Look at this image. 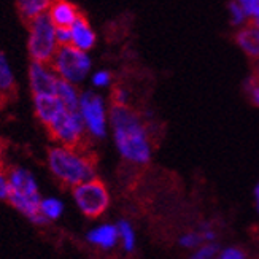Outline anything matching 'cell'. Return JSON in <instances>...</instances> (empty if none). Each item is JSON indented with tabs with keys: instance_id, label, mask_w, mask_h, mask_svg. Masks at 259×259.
I'll return each mask as SVG.
<instances>
[{
	"instance_id": "6da1fadb",
	"label": "cell",
	"mask_w": 259,
	"mask_h": 259,
	"mask_svg": "<svg viewBox=\"0 0 259 259\" xmlns=\"http://www.w3.org/2000/svg\"><path fill=\"white\" fill-rule=\"evenodd\" d=\"M115 142L119 154L134 164H146L151 157V146L139 115L127 105L113 104L110 108Z\"/></svg>"
},
{
	"instance_id": "7a4b0ae2",
	"label": "cell",
	"mask_w": 259,
	"mask_h": 259,
	"mask_svg": "<svg viewBox=\"0 0 259 259\" xmlns=\"http://www.w3.org/2000/svg\"><path fill=\"white\" fill-rule=\"evenodd\" d=\"M48 165L51 174L70 188L96 177L94 156L83 148L54 146L48 151Z\"/></svg>"
},
{
	"instance_id": "3957f363",
	"label": "cell",
	"mask_w": 259,
	"mask_h": 259,
	"mask_svg": "<svg viewBox=\"0 0 259 259\" xmlns=\"http://www.w3.org/2000/svg\"><path fill=\"white\" fill-rule=\"evenodd\" d=\"M10 196L8 202L22 215L27 217L33 224H47L48 220L40 213V191L33 175L22 167H15L8 170Z\"/></svg>"
},
{
	"instance_id": "277c9868",
	"label": "cell",
	"mask_w": 259,
	"mask_h": 259,
	"mask_svg": "<svg viewBox=\"0 0 259 259\" xmlns=\"http://www.w3.org/2000/svg\"><path fill=\"white\" fill-rule=\"evenodd\" d=\"M29 26V38L27 50L32 61L51 62L56 51L59 48L58 38H56V26L51 21L48 13L38 15L27 22Z\"/></svg>"
},
{
	"instance_id": "5b68a950",
	"label": "cell",
	"mask_w": 259,
	"mask_h": 259,
	"mask_svg": "<svg viewBox=\"0 0 259 259\" xmlns=\"http://www.w3.org/2000/svg\"><path fill=\"white\" fill-rule=\"evenodd\" d=\"M50 64L59 78L73 84L81 83L91 70V58L88 56V51L76 48L73 45L59 47Z\"/></svg>"
},
{
	"instance_id": "8992f818",
	"label": "cell",
	"mask_w": 259,
	"mask_h": 259,
	"mask_svg": "<svg viewBox=\"0 0 259 259\" xmlns=\"http://www.w3.org/2000/svg\"><path fill=\"white\" fill-rule=\"evenodd\" d=\"M73 199L78 208L88 218H97L108 208L110 194L107 186L99 178H91L73 186Z\"/></svg>"
},
{
	"instance_id": "52a82bcc",
	"label": "cell",
	"mask_w": 259,
	"mask_h": 259,
	"mask_svg": "<svg viewBox=\"0 0 259 259\" xmlns=\"http://www.w3.org/2000/svg\"><path fill=\"white\" fill-rule=\"evenodd\" d=\"M51 137L64 146L70 148H83V140L86 134V124L80 111L64 110L48 126Z\"/></svg>"
},
{
	"instance_id": "ba28073f",
	"label": "cell",
	"mask_w": 259,
	"mask_h": 259,
	"mask_svg": "<svg viewBox=\"0 0 259 259\" xmlns=\"http://www.w3.org/2000/svg\"><path fill=\"white\" fill-rule=\"evenodd\" d=\"M78 111L84 121L88 132L97 139H104L107 134V113L102 97L93 91L83 93L80 96Z\"/></svg>"
},
{
	"instance_id": "9c48e42d",
	"label": "cell",
	"mask_w": 259,
	"mask_h": 259,
	"mask_svg": "<svg viewBox=\"0 0 259 259\" xmlns=\"http://www.w3.org/2000/svg\"><path fill=\"white\" fill-rule=\"evenodd\" d=\"M59 75L54 72L50 62L32 61L29 67V86L33 96L56 94Z\"/></svg>"
},
{
	"instance_id": "30bf717a",
	"label": "cell",
	"mask_w": 259,
	"mask_h": 259,
	"mask_svg": "<svg viewBox=\"0 0 259 259\" xmlns=\"http://www.w3.org/2000/svg\"><path fill=\"white\" fill-rule=\"evenodd\" d=\"M33 108L38 121L45 126H50L51 122L58 118L65 108L62 100L58 97V94H38L33 96Z\"/></svg>"
},
{
	"instance_id": "8fae6325",
	"label": "cell",
	"mask_w": 259,
	"mask_h": 259,
	"mask_svg": "<svg viewBox=\"0 0 259 259\" xmlns=\"http://www.w3.org/2000/svg\"><path fill=\"white\" fill-rule=\"evenodd\" d=\"M48 15L56 27H70L81 13L78 11L76 5L69 0H53L48 8Z\"/></svg>"
},
{
	"instance_id": "7c38bea8",
	"label": "cell",
	"mask_w": 259,
	"mask_h": 259,
	"mask_svg": "<svg viewBox=\"0 0 259 259\" xmlns=\"http://www.w3.org/2000/svg\"><path fill=\"white\" fill-rule=\"evenodd\" d=\"M72 29V45L83 51H89L94 48L96 45V33L88 22V19L80 15L78 19L70 26Z\"/></svg>"
},
{
	"instance_id": "4fadbf2b",
	"label": "cell",
	"mask_w": 259,
	"mask_h": 259,
	"mask_svg": "<svg viewBox=\"0 0 259 259\" xmlns=\"http://www.w3.org/2000/svg\"><path fill=\"white\" fill-rule=\"evenodd\" d=\"M118 237H119L118 226L102 224V226L93 229L88 234V242L96 246H100V248H104V250H108V248H113L116 245Z\"/></svg>"
},
{
	"instance_id": "5bb4252c",
	"label": "cell",
	"mask_w": 259,
	"mask_h": 259,
	"mask_svg": "<svg viewBox=\"0 0 259 259\" xmlns=\"http://www.w3.org/2000/svg\"><path fill=\"white\" fill-rule=\"evenodd\" d=\"M235 41L243 50L246 56L251 59H259V29L251 26H246L240 29L235 35Z\"/></svg>"
},
{
	"instance_id": "9a60e30c",
	"label": "cell",
	"mask_w": 259,
	"mask_h": 259,
	"mask_svg": "<svg viewBox=\"0 0 259 259\" xmlns=\"http://www.w3.org/2000/svg\"><path fill=\"white\" fill-rule=\"evenodd\" d=\"M53 0H16L19 15L26 22L37 18L38 15L48 13V8Z\"/></svg>"
},
{
	"instance_id": "2e32d148",
	"label": "cell",
	"mask_w": 259,
	"mask_h": 259,
	"mask_svg": "<svg viewBox=\"0 0 259 259\" xmlns=\"http://www.w3.org/2000/svg\"><path fill=\"white\" fill-rule=\"evenodd\" d=\"M56 94H58V97L62 100V104L65 105L67 110L76 111L78 107H80V96L81 94H78V91H76V88H75L73 83L59 78L58 91H56Z\"/></svg>"
},
{
	"instance_id": "e0dca14e",
	"label": "cell",
	"mask_w": 259,
	"mask_h": 259,
	"mask_svg": "<svg viewBox=\"0 0 259 259\" xmlns=\"http://www.w3.org/2000/svg\"><path fill=\"white\" fill-rule=\"evenodd\" d=\"M15 88V75L7 56L0 51V93H11Z\"/></svg>"
},
{
	"instance_id": "ac0fdd59",
	"label": "cell",
	"mask_w": 259,
	"mask_h": 259,
	"mask_svg": "<svg viewBox=\"0 0 259 259\" xmlns=\"http://www.w3.org/2000/svg\"><path fill=\"white\" fill-rule=\"evenodd\" d=\"M62 211H64V204L59 199H54V197L41 199V202H40V213L48 221H54V220L61 218Z\"/></svg>"
},
{
	"instance_id": "d6986e66",
	"label": "cell",
	"mask_w": 259,
	"mask_h": 259,
	"mask_svg": "<svg viewBox=\"0 0 259 259\" xmlns=\"http://www.w3.org/2000/svg\"><path fill=\"white\" fill-rule=\"evenodd\" d=\"M118 232H119V237L122 240V245H124V250L132 251L134 246H135V234H134L132 226L127 221H119L118 223Z\"/></svg>"
},
{
	"instance_id": "ffe728a7",
	"label": "cell",
	"mask_w": 259,
	"mask_h": 259,
	"mask_svg": "<svg viewBox=\"0 0 259 259\" xmlns=\"http://www.w3.org/2000/svg\"><path fill=\"white\" fill-rule=\"evenodd\" d=\"M229 11H231V19H232V24L235 26H240L242 22L248 18L246 16V13L243 11V8L240 7V4L235 0V2H231L229 4Z\"/></svg>"
},
{
	"instance_id": "44dd1931",
	"label": "cell",
	"mask_w": 259,
	"mask_h": 259,
	"mask_svg": "<svg viewBox=\"0 0 259 259\" xmlns=\"http://www.w3.org/2000/svg\"><path fill=\"white\" fill-rule=\"evenodd\" d=\"M204 242V237H202V234H196V232H189L186 235H183L182 239H180V243L183 246H188V248H193V246H197Z\"/></svg>"
},
{
	"instance_id": "7402d4cb",
	"label": "cell",
	"mask_w": 259,
	"mask_h": 259,
	"mask_svg": "<svg viewBox=\"0 0 259 259\" xmlns=\"http://www.w3.org/2000/svg\"><path fill=\"white\" fill-rule=\"evenodd\" d=\"M217 253H218V246L215 243H207V245L202 246V248H199L193 257H196V259H208V257H213Z\"/></svg>"
},
{
	"instance_id": "603a6c76",
	"label": "cell",
	"mask_w": 259,
	"mask_h": 259,
	"mask_svg": "<svg viewBox=\"0 0 259 259\" xmlns=\"http://www.w3.org/2000/svg\"><path fill=\"white\" fill-rule=\"evenodd\" d=\"M56 38H58L59 47L72 45V29L70 27H56Z\"/></svg>"
},
{
	"instance_id": "cb8c5ba5",
	"label": "cell",
	"mask_w": 259,
	"mask_h": 259,
	"mask_svg": "<svg viewBox=\"0 0 259 259\" xmlns=\"http://www.w3.org/2000/svg\"><path fill=\"white\" fill-rule=\"evenodd\" d=\"M237 2L243 8L246 16L253 18V16H256L259 13V0H237Z\"/></svg>"
},
{
	"instance_id": "d4e9b609",
	"label": "cell",
	"mask_w": 259,
	"mask_h": 259,
	"mask_svg": "<svg viewBox=\"0 0 259 259\" xmlns=\"http://www.w3.org/2000/svg\"><path fill=\"white\" fill-rule=\"evenodd\" d=\"M246 89H248V93H250L251 102L259 107V78L251 76L248 80V84H246Z\"/></svg>"
},
{
	"instance_id": "484cf974",
	"label": "cell",
	"mask_w": 259,
	"mask_h": 259,
	"mask_svg": "<svg viewBox=\"0 0 259 259\" xmlns=\"http://www.w3.org/2000/svg\"><path fill=\"white\" fill-rule=\"evenodd\" d=\"M8 196H10L8 172H4V168H0V200H8Z\"/></svg>"
},
{
	"instance_id": "4316f807",
	"label": "cell",
	"mask_w": 259,
	"mask_h": 259,
	"mask_svg": "<svg viewBox=\"0 0 259 259\" xmlns=\"http://www.w3.org/2000/svg\"><path fill=\"white\" fill-rule=\"evenodd\" d=\"M110 81H111V75L107 70H99L93 76V84L97 88H105L110 84Z\"/></svg>"
},
{
	"instance_id": "83f0119b",
	"label": "cell",
	"mask_w": 259,
	"mask_h": 259,
	"mask_svg": "<svg viewBox=\"0 0 259 259\" xmlns=\"http://www.w3.org/2000/svg\"><path fill=\"white\" fill-rule=\"evenodd\" d=\"M111 100H113V104H118V105H126L127 94H126L124 89L115 88V89H113V94H111Z\"/></svg>"
},
{
	"instance_id": "f1b7e54d",
	"label": "cell",
	"mask_w": 259,
	"mask_h": 259,
	"mask_svg": "<svg viewBox=\"0 0 259 259\" xmlns=\"http://www.w3.org/2000/svg\"><path fill=\"white\" fill-rule=\"evenodd\" d=\"M221 259H243L245 253L239 248H226L224 251H221Z\"/></svg>"
},
{
	"instance_id": "f546056e",
	"label": "cell",
	"mask_w": 259,
	"mask_h": 259,
	"mask_svg": "<svg viewBox=\"0 0 259 259\" xmlns=\"http://www.w3.org/2000/svg\"><path fill=\"white\" fill-rule=\"evenodd\" d=\"M4 156H5V145L0 139V168H4Z\"/></svg>"
},
{
	"instance_id": "4dcf8cb0",
	"label": "cell",
	"mask_w": 259,
	"mask_h": 259,
	"mask_svg": "<svg viewBox=\"0 0 259 259\" xmlns=\"http://www.w3.org/2000/svg\"><path fill=\"white\" fill-rule=\"evenodd\" d=\"M251 24H253L254 27H257V29H259V13H257L256 16H253V22H251Z\"/></svg>"
},
{
	"instance_id": "1f68e13d",
	"label": "cell",
	"mask_w": 259,
	"mask_h": 259,
	"mask_svg": "<svg viewBox=\"0 0 259 259\" xmlns=\"http://www.w3.org/2000/svg\"><path fill=\"white\" fill-rule=\"evenodd\" d=\"M256 204H257V210H259V185H257V188H256Z\"/></svg>"
},
{
	"instance_id": "d6a6232c",
	"label": "cell",
	"mask_w": 259,
	"mask_h": 259,
	"mask_svg": "<svg viewBox=\"0 0 259 259\" xmlns=\"http://www.w3.org/2000/svg\"><path fill=\"white\" fill-rule=\"evenodd\" d=\"M256 76L259 78V62H257V69H256Z\"/></svg>"
}]
</instances>
